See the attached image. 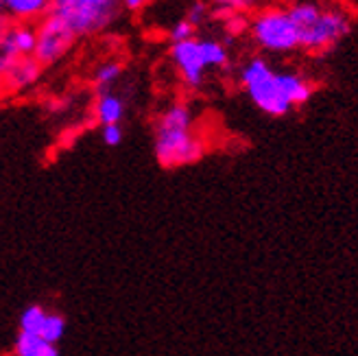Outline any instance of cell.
Masks as SVG:
<instances>
[{"label": "cell", "instance_id": "1", "mask_svg": "<svg viewBox=\"0 0 358 356\" xmlns=\"http://www.w3.org/2000/svg\"><path fill=\"white\" fill-rule=\"evenodd\" d=\"M241 83L256 108L268 116H286L308 103L315 87L297 73H278L266 59L254 57L241 68Z\"/></svg>", "mask_w": 358, "mask_h": 356}, {"label": "cell", "instance_id": "2", "mask_svg": "<svg viewBox=\"0 0 358 356\" xmlns=\"http://www.w3.org/2000/svg\"><path fill=\"white\" fill-rule=\"evenodd\" d=\"M206 142L194 131V116L186 103H171L157 116L153 129V153L162 169L190 166L206 155Z\"/></svg>", "mask_w": 358, "mask_h": 356}, {"label": "cell", "instance_id": "3", "mask_svg": "<svg viewBox=\"0 0 358 356\" xmlns=\"http://www.w3.org/2000/svg\"><path fill=\"white\" fill-rule=\"evenodd\" d=\"M171 59L179 77L188 87H201L208 68H225L229 64V52L225 44L217 40H186L171 44Z\"/></svg>", "mask_w": 358, "mask_h": 356}, {"label": "cell", "instance_id": "4", "mask_svg": "<svg viewBox=\"0 0 358 356\" xmlns=\"http://www.w3.org/2000/svg\"><path fill=\"white\" fill-rule=\"evenodd\" d=\"M120 0H50V15L62 20L75 38L107 29L118 15Z\"/></svg>", "mask_w": 358, "mask_h": 356}, {"label": "cell", "instance_id": "5", "mask_svg": "<svg viewBox=\"0 0 358 356\" xmlns=\"http://www.w3.org/2000/svg\"><path fill=\"white\" fill-rule=\"evenodd\" d=\"M256 44L268 52H291L299 48V29L286 9L260 11L252 22Z\"/></svg>", "mask_w": 358, "mask_h": 356}, {"label": "cell", "instance_id": "6", "mask_svg": "<svg viewBox=\"0 0 358 356\" xmlns=\"http://www.w3.org/2000/svg\"><path fill=\"white\" fill-rule=\"evenodd\" d=\"M35 35H38V42H35L33 59L42 68L64 59L77 42V38L68 31V27L50 13L40 20V27L35 29Z\"/></svg>", "mask_w": 358, "mask_h": 356}, {"label": "cell", "instance_id": "7", "mask_svg": "<svg viewBox=\"0 0 358 356\" xmlns=\"http://www.w3.org/2000/svg\"><path fill=\"white\" fill-rule=\"evenodd\" d=\"M350 17L343 11L328 9L317 15V20L299 31V48L308 52H324L332 48L336 42H341L350 33Z\"/></svg>", "mask_w": 358, "mask_h": 356}, {"label": "cell", "instance_id": "8", "mask_svg": "<svg viewBox=\"0 0 358 356\" xmlns=\"http://www.w3.org/2000/svg\"><path fill=\"white\" fill-rule=\"evenodd\" d=\"M42 75V66L33 57H20L3 77L5 92H22L33 83H38Z\"/></svg>", "mask_w": 358, "mask_h": 356}, {"label": "cell", "instance_id": "9", "mask_svg": "<svg viewBox=\"0 0 358 356\" xmlns=\"http://www.w3.org/2000/svg\"><path fill=\"white\" fill-rule=\"evenodd\" d=\"M3 11L17 22L42 20L50 11V0H3Z\"/></svg>", "mask_w": 358, "mask_h": 356}, {"label": "cell", "instance_id": "10", "mask_svg": "<svg viewBox=\"0 0 358 356\" xmlns=\"http://www.w3.org/2000/svg\"><path fill=\"white\" fill-rule=\"evenodd\" d=\"M124 112H127V105H124V99L114 94V92H103L96 99L94 105V114L101 127L105 124H120V120L124 118Z\"/></svg>", "mask_w": 358, "mask_h": 356}, {"label": "cell", "instance_id": "11", "mask_svg": "<svg viewBox=\"0 0 358 356\" xmlns=\"http://www.w3.org/2000/svg\"><path fill=\"white\" fill-rule=\"evenodd\" d=\"M13 356H59V348L35 334L17 332L13 341Z\"/></svg>", "mask_w": 358, "mask_h": 356}, {"label": "cell", "instance_id": "12", "mask_svg": "<svg viewBox=\"0 0 358 356\" xmlns=\"http://www.w3.org/2000/svg\"><path fill=\"white\" fill-rule=\"evenodd\" d=\"M9 38L17 50L20 57H33L35 50V42H38V35H35V29L31 24H15L9 27Z\"/></svg>", "mask_w": 358, "mask_h": 356}, {"label": "cell", "instance_id": "13", "mask_svg": "<svg viewBox=\"0 0 358 356\" xmlns=\"http://www.w3.org/2000/svg\"><path fill=\"white\" fill-rule=\"evenodd\" d=\"M66 328H68V324H66V317L64 315H59V313H46V317H44V322H42V328H40V339H44V341H48V343H52V346H57L62 339H64V334H66Z\"/></svg>", "mask_w": 358, "mask_h": 356}, {"label": "cell", "instance_id": "14", "mask_svg": "<svg viewBox=\"0 0 358 356\" xmlns=\"http://www.w3.org/2000/svg\"><path fill=\"white\" fill-rule=\"evenodd\" d=\"M122 77V64L120 62H105L96 68L94 73V85L99 94L112 92V85Z\"/></svg>", "mask_w": 358, "mask_h": 356}, {"label": "cell", "instance_id": "15", "mask_svg": "<svg viewBox=\"0 0 358 356\" xmlns=\"http://www.w3.org/2000/svg\"><path fill=\"white\" fill-rule=\"evenodd\" d=\"M46 313H48V311H46L44 306H40V304H31V306H27V308L20 313V319H17V328H20L17 332H27V334H35V336H38Z\"/></svg>", "mask_w": 358, "mask_h": 356}, {"label": "cell", "instance_id": "16", "mask_svg": "<svg viewBox=\"0 0 358 356\" xmlns=\"http://www.w3.org/2000/svg\"><path fill=\"white\" fill-rule=\"evenodd\" d=\"M286 11H289L291 20L295 22V27L299 31L310 27L317 20V15L321 13V9L317 5H313V3H297V5H293L291 9H286Z\"/></svg>", "mask_w": 358, "mask_h": 356}, {"label": "cell", "instance_id": "17", "mask_svg": "<svg viewBox=\"0 0 358 356\" xmlns=\"http://www.w3.org/2000/svg\"><path fill=\"white\" fill-rule=\"evenodd\" d=\"M212 3L217 7V13H223V17H227L252 9L256 5V0H212Z\"/></svg>", "mask_w": 358, "mask_h": 356}, {"label": "cell", "instance_id": "18", "mask_svg": "<svg viewBox=\"0 0 358 356\" xmlns=\"http://www.w3.org/2000/svg\"><path fill=\"white\" fill-rule=\"evenodd\" d=\"M194 31H196V27H192L186 17L184 20H177V24H173V29H171V42L173 44H177V42H186V40H192L194 38Z\"/></svg>", "mask_w": 358, "mask_h": 356}, {"label": "cell", "instance_id": "19", "mask_svg": "<svg viewBox=\"0 0 358 356\" xmlns=\"http://www.w3.org/2000/svg\"><path fill=\"white\" fill-rule=\"evenodd\" d=\"M101 140L105 147H118L120 142L124 140V131L120 124H105V127H101Z\"/></svg>", "mask_w": 358, "mask_h": 356}, {"label": "cell", "instance_id": "20", "mask_svg": "<svg viewBox=\"0 0 358 356\" xmlns=\"http://www.w3.org/2000/svg\"><path fill=\"white\" fill-rule=\"evenodd\" d=\"M208 13H210L208 5L201 3V0H194V3L190 5V9H188V17H186V20H188L192 27H199V24L206 20V17H208Z\"/></svg>", "mask_w": 358, "mask_h": 356}, {"label": "cell", "instance_id": "21", "mask_svg": "<svg viewBox=\"0 0 358 356\" xmlns=\"http://www.w3.org/2000/svg\"><path fill=\"white\" fill-rule=\"evenodd\" d=\"M151 0H120V7H124L127 11H140V9H145Z\"/></svg>", "mask_w": 358, "mask_h": 356}, {"label": "cell", "instance_id": "22", "mask_svg": "<svg viewBox=\"0 0 358 356\" xmlns=\"http://www.w3.org/2000/svg\"><path fill=\"white\" fill-rule=\"evenodd\" d=\"M5 94V85H3V79H0V97Z\"/></svg>", "mask_w": 358, "mask_h": 356}, {"label": "cell", "instance_id": "23", "mask_svg": "<svg viewBox=\"0 0 358 356\" xmlns=\"http://www.w3.org/2000/svg\"><path fill=\"white\" fill-rule=\"evenodd\" d=\"M0 9H3V0H0Z\"/></svg>", "mask_w": 358, "mask_h": 356}]
</instances>
